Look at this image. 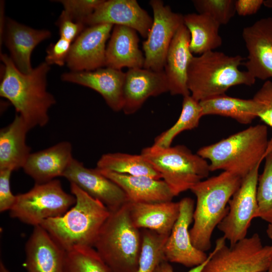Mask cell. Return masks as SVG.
Masks as SVG:
<instances>
[{
    "mask_svg": "<svg viewBox=\"0 0 272 272\" xmlns=\"http://www.w3.org/2000/svg\"><path fill=\"white\" fill-rule=\"evenodd\" d=\"M190 35L183 24L178 29L169 47L164 71L172 95H190L187 87V71L193 55L189 49Z\"/></svg>",
    "mask_w": 272,
    "mask_h": 272,
    "instance_id": "20",
    "label": "cell"
},
{
    "mask_svg": "<svg viewBox=\"0 0 272 272\" xmlns=\"http://www.w3.org/2000/svg\"><path fill=\"white\" fill-rule=\"evenodd\" d=\"M96 168L120 174L162 179L159 173L141 154L119 152L105 154L98 160Z\"/></svg>",
    "mask_w": 272,
    "mask_h": 272,
    "instance_id": "29",
    "label": "cell"
},
{
    "mask_svg": "<svg viewBox=\"0 0 272 272\" xmlns=\"http://www.w3.org/2000/svg\"><path fill=\"white\" fill-rule=\"evenodd\" d=\"M226 239L219 238L201 272H266L272 259V245H263L259 235L228 247Z\"/></svg>",
    "mask_w": 272,
    "mask_h": 272,
    "instance_id": "8",
    "label": "cell"
},
{
    "mask_svg": "<svg viewBox=\"0 0 272 272\" xmlns=\"http://www.w3.org/2000/svg\"><path fill=\"white\" fill-rule=\"evenodd\" d=\"M73 158L72 144L61 142L31 153L23 169L36 183H45L62 176Z\"/></svg>",
    "mask_w": 272,
    "mask_h": 272,
    "instance_id": "21",
    "label": "cell"
},
{
    "mask_svg": "<svg viewBox=\"0 0 272 272\" xmlns=\"http://www.w3.org/2000/svg\"><path fill=\"white\" fill-rule=\"evenodd\" d=\"M264 0H236V13L240 16H246L256 14L263 5Z\"/></svg>",
    "mask_w": 272,
    "mask_h": 272,
    "instance_id": "40",
    "label": "cell"
},
{
    "mask_svg": "<svg viewBox=\"0 0 272 272\" xmlns=\"http://www.w3.org/2000/svg\"><path fill=\"white\" fill-rule=\"evenodd\" d=\"M63 6L62 13L70 19L83 22L92 14L104 0H61L58 1Z\"/></svg>",
    "mask_w": 272,
    "mask_h": 272,
    "instance_id": "35",
    "label": "cell"
},
{
    "mask_svg": "<svg viewBox=\"0 0 272 272\" xmlns=\"http://www.w3.org/2000/svg\"><path fill=\"white\" fill-rule=\"evenodd\" d=\"M263 6L268 8H272V0H264Z\"/></svg>",
    "mask_w": 272,
    "mask_h": 272,
    "instance_id": "44",
    "label": "cell"
},
{
    "mask_svg": "<svg viewBox=\"0 0 272 272\" xmlns=\"http://www.w3.org/2000/svg\"><path fill=\"white\" fill-rule=\"evenodd\" d=\"M128 202L110 212L94 246L110 272H136L138 268L142 237L131 221Z\"/></svg>",
    "mask_w": 272,
    "mask_h": 272,
    "instance_id": "6",
    "label": "cell"
},
{
    "mask_svg": "<svg viewBox=\"0 0 272 272\" xmlns=\"http://www.w3.org/2000/svg\"><path fill=\"white\" fill-rule=\"evenodd\" d=\"M267 235L271 242L272 245V226L268 225L266 230ZM266 272H272V259L270 262L269 268Z\"/></svg>",
    "mask_w": 272,
    "mask_h": 272,
    "instance_id": "42",
    "label": "cell"
},
{
    "mask_svg": "<svg viewBox=\"0 0 272 272\" xmlns=\"http://www.w3.org/2000/svg\"><path fill=\"white\" fill-rule=\"evenodd\" d=\"M114 25L90 26L72 44L66 59L72 72L94 71L105 66L106 43Z\"/></svg>",
    "mask_w": 272,
    "mask_h": 272,
    "instance_id": "13",
    "label": "cell"
},
{
    "mask_svg": "<svg viewBox=\"0 0 272 272\" xmlns=\"http://www.w3.org/2000/svg\"><path fill=\"white\" fill-rule=\"evenodd\" d=\"M50 36L51 32L47 30L34 29L13 20H7L5 43L10 57L21 72L27 74L33 70L31 56L33 49Z\"/></svg>",
    "mask_w": 272,
    "mask_h": 272,
    "instance_id": "22",
    "label": "cell"
},
{
    "mask_svg": "<svg viewBox=\"0 0 272 272\" xmlns=\"http://www.w3.org/2000/svg\"><path fill=\"white\" fill-rule=\"evenodd\" d=\"M183 24L190 35L189 49L192 53L202 54L222 44L220 25L210 17L199 13L183 15Z\"/></svg>",
    "mask_w": 272,
    "mask_h": 272,
    "instance_id": "27",
    "label": "cell"
},
{
    "mask_svg": "<svg viewBox=\"0 0 272 272\" xmlns=\"http://www.w3.org/2000/svg\"><path fill=\"white\" fill-rule=\"evenodd\" d=\"M235 0H194L198 13L207 15L220 25L228 24L236 13Z\"/></svg>",
    "mask_w": 272,
    "mask_h": 272,
    "instance_id": "34",
    "label": "cell"
},
{
    "mask_svg": "<svg viewBox=\"0 0 272 272\" xmlns=\"http://www.w3.org/2000/svg\"><path fill=\"white\" fill-rule=\"evenodd\" d=\"M131 221L138 229H147L169 236L179 215V203L171 201L128 202Z\"/></svg>",
    "mask_w": 272,
    "mask_h": 272,
    "instance_id": "25",
    "label": "cell"
},
{
    "mask_svg": "<svg viewBox=\"0 0 272 272\" xmlns=\"http://www.w3.org/2000/svg\"><path fill=\"white\" fill-rule=\"evenodd\" d=\"M125 73L121 70L106 67L94 71L64 73L61 79L90 88L99 93L114 111L122 110Z\"/></svg>",
    "mask_w": 272,
    "mask_h": 272,
    "instance_id": "18",
    "label": "cell"
},
{
    "mask_svg": "<svg viewBox=\"0 0 272 272\" xmlns=\"http://www.w3.org/2000/svg\"><path fill=\"white\" fill-rule=\"evenodd\" d=\"M30 129L24 119L16 114L13 121L0 131V170L12 171L23 168L31 154L26 142Z\"/></svg>",
    "mask_w": 272,
    "mask_h": 272,
    "instance_id": "26",
    "label": "cell"
},
{
    "mask_svg": "<svg viewBox=\"0 0 272 272\" xmlns=\"http://www.w3.org/2000/svg\"><path fill=\"white\" fill-rule=\"evenodd\" d=\"M125 73L122 111L125 114L137 112L149 97L169 92L164 71L133 68Z\"/></svg>",
    "mask_w": 272,
    "mask_h": 272,
    "instance_id": "17",
    "label": "cell"
},
{
    "mask_svg": "<svg viewBox=\"0 0 272 272\" xmlns=\"http://www.w3.org/2000/svg\"><path fill=\"white\" fill-rule=\"evenodd\" d=\"M242 36L248 53L244 63L246 71L255 79L272 78V17L244 27Z\"/></svg>",
    "mask_w": 272,
    "mask_h": 272,
    "instance_id": "15",
    "label": "cell"
},
{
    "mask_svg": "<svg viewBox=\"0 0 272 272\" xmlns=\"http://www.w3.org/2000/svg\"><path fill=\"white\" fill-rule=\"evenodd\" d=\"M71 191L74 206L62 215L44 221L40 226L65 251L78 247H94L110 210L74 183Z\"/></svg>",
    "mask_w": 272,
    "mask_h": 272,
    "instance_id": "2",
    "label": "cell"
},
{
    "mask_svg": "<svg viewBox=\"0 0 272 272\" xmlns=\"http://www.w3.org/2000/svg\"><path fill=\"white\" fill-rule=\"evenodd\" d=\"M60 38L74 42L85 29V24L73 20L61 13L57 22Z\"/></svg>",
    "mask_w": 272,
    "mask_h": 272,
    "instance_id": "38",
    "label": "cell"
},
{
    "mask_svg": "<svg viewBox=\"0 0 272 272\" xmlns=\"http://www.w3.org/2000/svg\"><path fill=\"white\" fill-rule=\"evenodd\" d=\"M139 38L134 29L115 25L106 46L105 66L117 70L144 67L145 57L139 47Z\"/></svg>",
    "mask_w": 272,
    "mask_h": 272,
    "instance_id": "24",
    "label": "cell"
},
{
    "mask_svg": "<svg viewBox=\"0 0 272 272\" xmlns=\"http://www.w3.org/2000/svg\"><path fill=\"white\" fill-rule=\"evenodd\" d=\"M72 42L60 38L54 44H51L47 48L45 62L49 64L62 66L66 61Z\"/></svg>",
    "mask_w": 272,
    "mask_h": 272,
    "instance_id": "37",
    "label": "cell"
},
{
    "mask_svg": "<svg viewBox=\"0 0 272 272\" xmlns=\"http://www.w3.org/2000/svg\"><path fill=\"white\" fill-rule=\"evenodd\" d=\"M271 150L267 126L258 124L200 148L196 154L210 161L211 172L222 170L243 178Z\"/></svg>",
    "mask_w": 272,
    "mask_h": 272,
    "instance_id": "3",
    "label": "cell"
},
{
    "mask_svg": "<svg viewBox=\"0 0 272 272\" xmlns=\"http://www.w3.org/2000/svg\"><path fill=\"white\" fill-rule=\"evenodd\" d=\"M260 161L243 179L228 202V213L217 226L230 246L246 237L251 221L258 218L257 188Z\"/></svg>",
    "mask_w": 272,
    "mask_h": 272,
    "instance_id": "10",
    "label": "cell"
},
{
    "mask_svg": "<svg viewBox=\"0 0 272 272\" xmlns=\"http://www.w3.org/2000/svg\"><path fill=\"white\" fill-rule=\"evenodd\" d=\"M25 251L28 272H64L66 251L41 226L34 227Z\"/></svg>",
    "mask_w": 272,
    "mask_h": 272,
    "instance_id": "19",
    "label": "cell"
},
{
    "mask_svg": "<svg viewBox=\"0 0 272 272\" xmlns=\"http://www.w3.org/2000/svg\"><path fill=\"white\" fill-rule=\"evenodd\" d=\"M4 73L0 96L8 99L30 129L44 126L49 121L48 110L55 104L54 96L47 91V75L50 67L41 63L29 74L21 72L6 54H1Z\"/></svg>",
    "mask_w": 272,
    "mask_h": 272,
    "instance_id": "1",
    "label": "cell"
},
{
    "mask_svg": "<svg viewBox=\"0 0 272 272\" xmlns=\"http://www.w3.org/2000/svg\"><path fill=\"white\" fill-rule=\"evenodd\" d=\"M242 179L223 171L200 181L190 189L196 198V203L189 232L192 243L198 249L206 252L211 248L213 232L228 213L227 205Z\"/></svg>",
    "mask_w": 272,
    "mask_h": 272,
    "instance_id": "4",
    "label": "cell"
},
{
    "mask_svg": "<svg viewBox=\"0 0 272 272\" xmlns=\"http://www.w3.org/2000/svg\"><path fill=\"white\" fill-rule=\"evenodd\" d=\"M209 258V256H208L207 259L202 263L192 267L191 269L187 272H201L207 263ZM154 272H174V271L169 262L164 260L158 264Z\"/></svg>",
    "mask_w": 272,
    "mask_h": 272,
    "instance_id": "41",
    "label": "cell"
},
{
    "mask_svg": "<svg viewBox=\"0 0 272 272\" xmlns=\"http://www.w3.org/2000/svg\"><path fill=\"white\" fill-rule=\"evenodd\" d=\"M168 237L144 229L142 234L141 251L136 272H154L158 264L166 260L164 249Z\"/></svg>",
    "mask_w": 272,
    "mask_h": 272,
    "instance_id": "31",
    "label": "cell"
},
{
    "mask_svg": "<svg viewBox=\"0 0 272 272\" xmlns=\"http://www.w3.org/2000/svg\"><path fill=\"white\" fill-rule=\"evenodd\" d=\"M0 272H10L2 261L0 262Z\"/></svg>",
    "mask_w": 272,
    "mask_h": 272,
    "instance_id": "43",
    "label": "cell"
},
{
    "mask_svg": "<svg viewBox=\"0 0 272 272\" xmlns=\"http://www.w3.org/2000/svg\"><path fill=\"white\" fill-rule=\"evenodd\" d=\"M83 23L89 26L100 24L124 26L147 38L153 19L136 0H108L104 1Z\"/></svg>",
    "mask_w": 272,
    "mask_h": 272,
    "instance_id": "16",
    "label": "cell"
},
{
    "mask_svg": "<svg viewBox=\"0 0 272 272\" xmlns=\"http://www.w3.org/2000/svg\"><path fill=\"white\" fill-rule=\"evenodd\" d=\"M179 203V215L165 244L164 256L169 262L193 267L202 263L208 256L195 247L191 240L189 227L193 221V200L186 197Z\"/></svg>",
    "mask_w": 272,
    "mask_h": 272,
    "instance_id": "12",
    "label": "cell"
},
{
    "mask_svg": "<svg viewBox=\"0 0 272 272\" xmlns=\"http://www.w3.org/2000/svg\"><path fill=\"white\" fill-rule=\"evenodd\" d=\"M64 272H110L93 247H78L66 251Z\"/></svg>",
    "mask_w": 272,
    "mask_h": 272,
    "instance_id": "32",
    "label": "cell"
},
{
    "mask_svg": "<svg viewBox=\"0 0 272 272\" xmlns=\"http://www.w3.org/2000/svg\"><path fill=\"white\" fill-rule=\"evenodd\" d=\"M199 102L203 116L217 115L231 117L243 124H250L257 117L258 105L252 98L241 99L225 94Z\"/></svg>",
    "mask_w": 272,
    "mask_h": 272,
    "instance_id": "28",
    "label": "cell"
},
{
    "mask_svg": "<svg viewBox=\"0 0 272 272\" xmlns=\"http://www.w3.org/2000/svg\"><path fill=\"white\" fill-rule=\"evenodd\" d=\"M244 58L215 50L192 58L187 71V87L190 95L199 102L225 94L232 87L252 86L256 79L239 67Z\"/></svg>",
    "mask_w": 272,
    "mask_h": 272,
    "instance_id": "5",
    "label": "cell"
},
{
    "mask_svg": "<svg viewBox=\"0 0 272 272\" xmlns=\"http://www.w3.org/2000/svg\"><path fill=\"white\" fill-rule=\"evenodd\" d=\"M141 154L159 173L174 196L190 189L211 172L207 160L184 145L163 148L153 145L143 148Z\"/></svg>",
    "mask_w": 272,
    "mask_h": 272,
    "instance_id": "7",
    "label": "cell"
},
{
    "mask_svg": "<svg viewBox=\"0 0 272 272\" xmlns=\"http://www.w3.org/2000/svg\"><path fill=\"white\" fill-rule=\"evenodd\" d=\"M252 99L258 105L257 117L272 127V81H265Z\"/></svg>",
    "mask_w": 272,
    "mask_h": 272,
    "instance_id": "36",
    "label": "cell"
},
{
    "mask_svg": "<svg viewBox=\"0 0 272 272\" xmlns=\"http://www.w3.org/2000/svg\"><path fill=\"white\" fill-rule=\"evenodd\" d=\"M76 201L74 195L64 191L59 180L53 179L35 183L29 191L17 195L10 215L35 227L47 219L62 215Z\"/></svg>",
    "mask_w": 272,
    "mask_h": 272,
    "instance_id": "9",
    "label": "cell"
},
{
    "mask_svg": "<svg viewBox=\"0 0 272 272\" xmlns=\"http://www.w3.org/2000/svg\"><path fill=\"white\" fill-rule=\"evenodd\" d=\"M62 177L101 201L110 212L119 209L128 201L124 192L114 182L96 168L86 167L83 163L74 158Z\"/></svg>",
    "mask_w": 272,
    "mask_h": 272,
    "instance_id": "14",
    "label": "cell"
},
{
    "mask_svg": "<svg viewBox=\"0 0 272 272\" xmlns=\"http://www.w3.org/2000/svg\"><path fill=\"white\" fill-rule=\"evenodd\" d=\"M149 4L153 10V18L147 39L143 43L144 68L162 71L171 42L183 24V15L173 12L161 0H151Z\"/></svg>",
    "mask_w": 272,
    "mask_h": 272,
    "instance_id": "11",
    "label": "cell"
},
{
    "mask_svg": "<svg viewBox=\"0 0 272 272\" xmlns=\"http://www.w3.org/2000/svg\"><path fill=\"white\" fill-rule=\"evenodd\" d=\"M264 160L263 170L259 175L257 188L258 218L272 226V150Z\"/></svg>",
    "mask_w": 272,
    "mask_h": 272,
    "instance_id": "33",
    "label": "cell"
},
{
    "mask_svg": "<svg viewBox=\"0 0 272 272\" xmlns=\"http://www.w3.org/2000/svg\"><path fill=\"white\" fill-rule=\"evenodd\" d=\"M97 169L122 189L129 202H166L172 201L174 197L170 188L163 180L146 176L120 174Z\"/></svg>",
    "mask_w": 272,
    "mask_h": 272,
    "instance_id": "23",
    "label": "cell"
},
{
    "mask_svg": "<svg viewBox=\"0 0 272 272\" xmlns=\"http://www.w3.org/2000/svg\"><path fill=\"white\" fill-rule=\"evenodd\" d=\"M203 116L199 102L190 95L183 97L182 110L176 122L155 139L153 145L160 147H169L174 138L183 131L197 127Z\"/></svg>",
    "mask_w": 272,
    "mask_h": 272,
    "instance_id": "30",
    "label": "cell"
},
{
    "mask_svg": "<svg viewBox=\"0 0 272 272\" xmlns=\"http://www.w3.org/2000/svg\"><path fill=\"white\" fill-rule=\"evenodd\" d=\"M12 171L9 169L0 170V211L10 210L16 201L11 189L10 178Z\"/></svg>",
    "mask_w": 272,
    "mask_h": 272,
    "instance_id": "39",
    "label": "cell"
}]
</instances>
